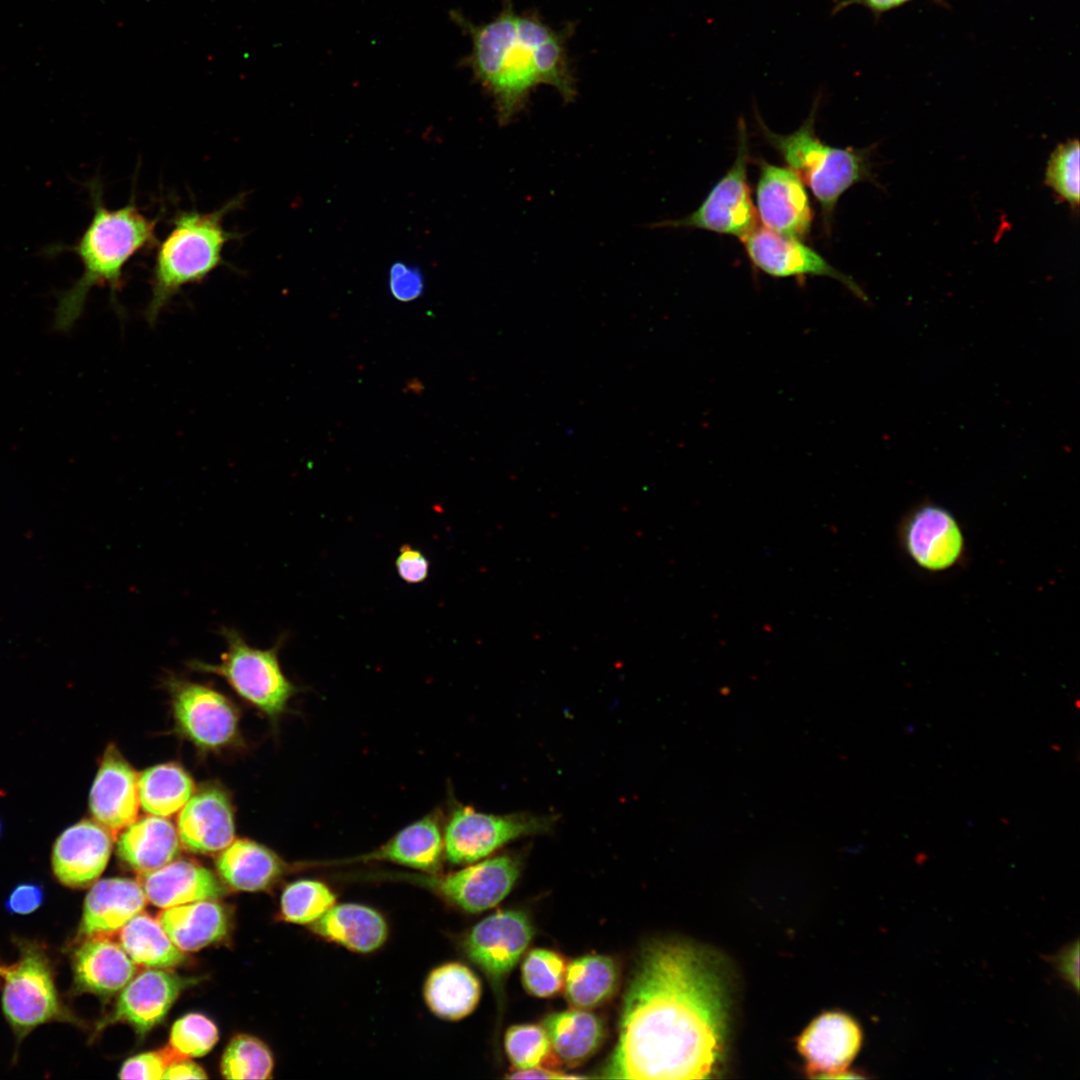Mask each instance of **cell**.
<instances>
[{"label": "cell", "instance_id": "1", "mask_svg": "<svg viewBox=\"0 0 1080 1080\" xmlns=\"http://www.w3.org/2000/svg\"><path fill=\"white\" fill-rule=\"evenodd\" d=\"M727 1000L720 968L704 950L673 940L648 944L624 996L603 1077L711 1078L724 1050Z\"/></svg>", "mask_w": 1080, "mask_h": 1080}, {"label": "cell", "instance_id": "2", "mask_svg": "<svg viewBox=\"0 0 1080 1080\" xmlns=\"http://www.w3.org/2000/svg\"><path fill=\"white\" fill-rule=\"evenodd\" d=\"M451 17L471 40L464 64L493 98L500 123H509L541 84L554 87L565 102L577 95L567 42L574 32L546 24L536 12L518 14L512 0H502L492 20L476 24L454 11Z\"/></svg>", "mask_w": 1080, "mask_h": 1080}, {"label": "cell", "instance_id": "3", "mask_svg": "<svg viewBox=\"0 0 1080 1080\" xmlns=\"http://www.w3.org/2000/svg\"><path fill=\"white\" fill-rule=\"evenodd\" d=\"M93 214L75 244L53 245L46 254L63 251L75 253L83 267L79 279L57 297L54 328L70 330L84 309L87 296L95 286L110 290L114 306L123 286L127 263L139 252L154 247L158 218L147 217L134 197L117 209H109L103 199V184L98 177L87 184Z\"/></svg>", "mask_w": 1080, "mask_h": 1080}, {"label": "cell", "instance_id": "4", "mask_svg": "<svg viewBox=\"0 0 1080 1080\" xmlns=\"http://www.w3.org/2000/svg\"><path fill=\"white\" fill-rule=\"evenodd\" d=\"M244 200L245 194H239L213 211L184 210L173 217L154 257L151 296L145 310L151 325L183 287L200 283L223 265L226 244L241 237L225 228L224 219Z\"/></svg>", "mask_w": 1080, "mask_h": 1080}, {"label": "cell", "instance_id": "5", "mask_svg": "<svg viewBox=\"0 0 1080 1080\" xmlns=\"http://www.w3.org/2000/svg\"><path fill=\"white\" fill-rule=\"evenodd\" d=\"M818 99L804 123L790 134L771 131L758 119L763 136L779 152L820 204L826 227L831 225L835 206L842 194L861 182L876 184L873 173V146L863 149L837 148L815 134Z\"/></svg>", "mask_w": 1080, "mask_h": 1080}, {"label": "cell", "instance_id": "6", "mask_svg": "<svg viewBox=\"0 0 1080 1080\" xmlns=\"http://www.w3.org/2000/svg\"><path fill=\"white\" fill-rule=\"evenodd\" d=\"M219 633L226 643L221 661L212 664L193 660L188 666L224 678L242 698L276 720L298 691L281 668L279 650L283 639L273 647L260 649L247 643L234 628L222 627Z\"/></svg>", "mask_w": 1080, "mask_h": 1080}, {"label": "cell", "instance_id": "7", "mask_svg": "<svg viewBox=\"0 0 1080 1080\" xmlns=\"http://www.w3.org/2000/svg\"><path fill=\"white\" fill-rule=\"evenodd\" d=\"M19 958L4 968L2 1010L18 1039L52 1021H73L61 1003L52 965L40 944L20 941Z\"/></svg>", "mask_w": 1080, "mask_h": 1080}, {"label": "cell", "instance_id": "8", "mask_svg": "<svg viewBox=\"0 0 1080 1080\" xmlns=\"http://www.w3.org/2000/svg\"><path fill=\"white\" fill-rule=\"evenodd\" d=\"M555 823L553 815H498L455 803L443 825L444 858L452 864H471L515 839L549 833Z\"/></svg>", "mask_w": 1080, "mask_h": 1080}, {"label": "cell", "instance_id": "9", "mask_svg": "<svg viewBox=\"0 0 1080 1080\" xmlns=\"http://www.w3.org/2000/svg\"><path fill=\"white\" fill-rule=\"evenodd\" d=\"M737 153L726 174L702 204L689 215L655 223L654 227L695 228L745 238L758 225L747 181L749 141L745 121L738 122Z\"/></svg>", "mask_w": 1080, "mask_h": 1080}, {"label": "cell", "instance_id": "10", "mask_svg": "<svg viewBox=\"0 0 1080 1080\" xmlns=\"http://www.w3.org/2000/svg\"><path fill=\"white\" fill-rule=\"evenodd\" d=\"M520 866L519 857L505 854L447 874L383 873L382 877L423 887L466 912L478 913L496 906L510 893Z\"/></svg>", "mask_w": 1080, "mask_h": 1080}, {"label": "cell", "instance_id": "11", "mask_svg": "<svg viewBox=\"0 0 1080 1080\" xmlns=\"http://www.w3.org/2000/svg\"><path fill=\"white\" fill-rule=\"evenodd\" d=\"M533 926L521 911H498L477 923L463 942L465 955L485 974L498 1000L503 983L533 937Z\"/></svg>", "mask_w": 1080, "mask_h": 1080}, {"label": "cell", "instance_id": "12", "mask_svg": "<svg viewBox=\"0 0 1080 1080\" xmlns=\"http://www.w3.org/2000/svg\"><path fill=\"white\" fill-rule=\"evenodd\" d=\"M178 731L201 749H218L232 742L238 711L218 691L198 683L171 678L167 682Z\"/></svg>", "mask_w": 1080, "mask_h": 1080}, {"label": "cell", "instance_id": "13", "mask_svg": "<svg viewBox=\"0 0 1080 1080\" xmlns=\"http://www.w3.org/2000/svg\"><path fill=\"white\" fill-rule=\"evenodd\" d=\"M741 241L752 264L765 274L773 277L811 275L833 278L857 298L868 302L866 293L851 277L833 267L799 239L757 226Z\"/></svg>", "mask_w": 1080, "mask_h": 1080}, {"label": "cell", "instance_id": "14", "mask_svg": "<svg viewBox=\"0 0 1080 1080\" xmlns=\"http://www.w3.org/2000/svg\"><path fill=\"white\" fill-rule=\"evenodd\" d=\"M901 539L910 559L929 572L952 568L961 559L965 548L963 532L956 518L934 503L921 504L907 516Z\"/></svg>", "mask_w": 1080, "mask_h": 1080}, {"label": "cell", "instance_id": "15", "mask_svg": "<svg viewBox=\"0 0 1080 1080\" xmlns=\"http://www.w3.org/2000/svg\"><path fill=\"white\" fill-rule=\"evenodd\" d=\"M862 1044V1031L849 1015L831 1011L815 1018L797 1039L806 1072L818 1078H854L846 1071Z\"/></svg>", "mask_w": 1080, "mask_h": 1080}, {"label": "cell", "instance_id": "16", "mask_svg": "<svg viewBox=\"0 0 1080 1080\" xmlns=\"http://www.w3.org/2000/svg\"><path fill=\"white\" fill-rule=\"evenodd\" d=\"M759 168L756 201L764 227L787 237L805 238L813 212L802 181L792 170L763 160Z\"/></svg>", "mask_w": 1080, "mask_h": 1080}, {"label": "cell", "instance_id": "17", "mask_svg": "<svg viewBox=\"0 0 1080 1080\" xmlns=\"http://www.w3.org/2000/svg\"><path fill=\"white\" fill-rule=\"evenodd\" d=\"M111 851L108 829L96 821L82 820L56 839L51 857L53 873L67 887H87L102 874Z\"/></svg>", "mask_w": 1080, "mask_h": 1080}, {"label": "cell", "instance_id": "18", "mask_svg": "<svg viewBox=\"0 0 1080 1080\" xmlns=\"http://www.w3.org/2000/svg\"><path fill=\"white\" fill-rule=\"evenodd\" d=\"M139 805L138 776L111 744L103 754L90 790V812L106 829L118 831L135 821Z\"/></svg>", "mask_w": 1080, "mask_h": 1080}, {"label": "cell", "instance_id": "19", "mask_svg": "<svg viewBox=\"0 0 1080 1080\" xmlns=\"http://www.w3.org/2000/svg\"><path fill=\"white\" fill-rule=\"evenodd\" d=\"M189 984L191 980L166 970H146L132 978L122 989L113 1012L100 1023V1027L126 1022L143 1035L162 1021Z\"/></svg>", "mask_w": 1080, "mask_h": 1080}, {"label": "cell", "instance_id": "20", "mask_svg": "<svg viewBox=\"0 0 1080 1080\" xmlns=\"http://www.w3.org/2000/svg\"><path fill=\"white\" fill-rule=\"evenodd\" d=\"M444 858L442 816L438 810L405 826L378 848L327 863L391 862L424 873H438Z\"/></svg>", "mask_w": 1080, "mask_h": 1080}, {"label": "cell", "instance_id": "21", "mask_svg": "<svg viewBox=\"0 0 1080 1080\" xmlns=\"http://www.w3.org/2000/svg\"><path fill=\"white\" fill-rule=\"evenodd\" d=\"M180 843L193 853L222 851L234 839L232 807L226 793L210 786L192 795L177 819Z\"/></svg>", "mask_w": 1080, "mask_h": 1080}, {"label": "cell", "instance_id": "22", "mask_svg": "<svg viewBox=\"0 0 1080 1080\" xmlns=\"http://www.w3.org/2000/svg\"><path fill=\"white\" fill-rule=\"evenodd\" d=\"M140 883L128 878H106L86 895L77 937L106 936L119 931L146 906Z\"/></svg>", "mask_w": 1080, "mask_h": 1080}, {"label": "cell", "instance_id": "23", "mask_svg": "<svg viewBox=\"0 0 1080 1080\" xmlns=\"http://www.w3.org/2000/svg\"><path fill=\"white\" fill-rule=\"evenodd\" d=\"M72 958L74 987L101 996L122 990L134 977L135 963L105 936L83 939Z\"/></svg>", "mask_w": 1080, "mask_h": 1080}, {"label": "cell", "instance_id": "24", "mask_svg": "<svg viewBox=\"0 0 1080 1080\" xmlns=\"http://www.w3.org/2000/svg\"><path fill=\"white\" fill-rule=\"evenodd\" d=\"M147 901L165 909L200 900H216L227 891L207 868L186 860L171 861L141 875Z\"/></svg>", "mask_w": 1080, "mask_h": 1080}, {"label": "cell", "instance_id": "25", "mask_svg": "<svg viewBox=\"0 0 1080 1080\" xmlns=\"http://www.w3.org/2000/svg\"><path fill=\"white\" fill-rule=\"evenodd\" d=\"M309 927L320 938L357 953L378 950L389 932L380 912L358 903L335 904Z\"/></svg>", "mask_w": 1080, "mask_h": 1080}, {"label": "cell", "instance_id": "26", "mask_svg": "<svg viewBox=\"0 0 1080 1080\" xmlns=\"http://www.w3.org/2000/svg\"><path fill=\"white\" fill-rule=\"evenodd\" d=\"M116 851L130 868L146 874L173 861L179 854L180 840L170 821L153 815L125 827Z\"/></svg>", "mask_w": 1080, "mask_h": 1080}, {"label": "cell", "instance_id": "27", "mask_svg": "<svg viewBox=\"0 0 1080 1080\" xmlns=\"http://www.w3.org/2000/svg\"><path fill=\"white\" fill-rule=\"evenodd\" d=\"M157 920L183 952H194L224 938L228 915L216 900H200L163 909Z\"/></svg>", "mask_w": 1080, "mask_h": 1080}, {"label": "cell", "instance_id": "28", "mask_svg": "<svg viewBox=\"0 0 1080 1080\" xmlns=\"http://www.w3.org/2000/svg\"><path fill=\"white\" fill-rule=\"evenodd\" d=\"M223 881L241 891H260L273 885L288 865L269 848L248 839L232 841L216 860Z\"/></svg>", "mask_w": 1080, "mask_h": 1080}, {"label": "cell", "instance_id": "29", "mask_svg": "<svg viewBox=\"0 0 1080 1080\" xmlns=\"http://www.w3.org/2000/svg\"><path fill=\"white\" fill-rule=\"evenodd\" d=\"M423 995L431 1012L445 1020L457 1021L473 1012L481 996L480 981L459 962L434 968L427 976Z\"/></svg>", "mask_w": 1080, "mask_h": 1080}, {"label": "cell", "instance_id": "30", "mask_svg": "<svg viewBox=\"0 0 1080 1080\" xmlns=\"http://www.w3.org/2000/svg\"><path fill=\"white\" fill-rule=\"evenodd\" d=\"M542 1027L555 1053L571 1064L582 1062L594 1054L605 1034L602 1021L584 1009L549 1014L543 1020Z\"/></svg>", "mask_w": 1080, "mask_h": 1080}, {"label": "cell", "instance_id": "31", "mask_svg": "<svg viewBox=\"0 0 1080 1080\" xmlns=\"http://www.w3.org/2000/svg\"><path fill=\"white\" fill-rule=\"evenodd\" d=\"M119 943L131 960L148 968H171L185 960L159 921L139 913L119 930Z\"/></svg>", "mask_w": 1080, "mask_h": 1080}, {"label": "cell", "instance_id": "32", "mask_svg": "<svg viewBox=\"0 0 1080 1080\" xmlns=\"http://www.w3.org/2000/svg\"><path fill=\"white\" fill-rule=\"evenodd\" d=\"M195 792L189 774L177 764L150 767L138 776V795L142 809L154 816L167 817L183 808Z\"/></svg>", "mask_w": 1080, "mask_h": 1080}, {"label": "cell", "instance_id": "33", "mask_svg": "<svg viewBox=\"0 0 1080 1080\" xmlns=\"http://www.w3.org/2000/svg\"><path fill=\"white\" fill-rule=\"evenodd\" d=\"M618 983V968L605 955H585L566 968L565 996L573 1007L588 1009L608 999Z\"/></svg>", "mask_w": 1080, "mask_h": 1080}, {"label": "cell", "instance_id": "34", "mask_svg": "<svg viewBox=\"0 0 1080 1080\" xmlns=\"http://www.w3.org/2000/svg\"><path fill=\"white\" fill-rule=\"evenodd\" d=\"M336 902V894L324 882L301 879L288 884L282 892V918L294 924L310 925L323 916Z\"/></svg>", "mask_w": 1080, "mask_h": 1080}, {"label": "cell", "instance_id": "35", "mask_svg": "<svg viewBox=\"0 0 1080 1080\" xmlns=\"http://www.w3.org/2000/svg\"><path fill=\"white\" fill-rule=\"evenodd\" d=\"M273 1066L272 1053L261 1040L240 1034L223 1053L221 1073L227 1079H270Z\"/></svg>", "mask_w": 1080, "mask_h": 1080}, {"label": "cell", "instance_id": "36", "mask_svg": "<svg viewBox=\"0 0 1080 1080\" xmlns=\"http://www.w3.org/2000/svg\"><path fill=\"white\" fill-rule=\"evenodd\" d=\"M1079 142L1070 139L1059 144L1051 153L1045 170L1044 184L1057 199L1068 203L1073 211L1079 207Z\"/></svg>", "mask_w": 1080, "mask_h": 1080}, {"label": "cell", "instance_id": "37", "mask_svg": "<svg viewBox=\"0 0 1080 1080\" xmlns=\"http://www.w3.org/2000/svg\"><path fill=\"white\" fill-rule=\"evenodd\" d=\"M565 960L547 949H533L522 964V981L526 990L537 997H549L564 986Z\"/></svg>", "mask_w": 1080, "mask_h": 1080}, {"label": "cell", "instance_id": "38", "mask_svg": "<svg viewBox=\"0 0 1080 1080\" xmlns=\"http://www.w3.org/2000/svg\"><path fill=\"white\" fill-rule=\"evenodd\" d=\"M215 1023L200 1013H190L176 1020L171 1028L169 1047L180 1057H201L218 1041Z\"/></svg>", "mask_w": 1080, "mask_h": 1080}, {"label": "cell", "instance_id": "39", "mask_svg": "<svg viewBox=\"0 0 1080 1080\" xmlns=\"http://www.w3.org/2000/svg\"><path fill=\"white\" fill-rule=\"evenodd\" d=\"M545 1029L534 1024L513 1025L505 1034V1050L516 1069L539 1067L551 1053Z\"/></svg>", "mask_w": 1080, "mask_h": 1080}, {"label": "cell", "instance_id": "40", "mask_svg": "<svg viewBox=\"0 0 1080 1080\" xmlns=\"http://www.w3.org/2000/svg\"><path fill=\"white\" fill-rule=\"evenodd\" d=\"M170 1047L135 1055L126 1060L120 1069L121 1079L158 1080L162 1079L167 1066L174 1060L181 1059Z\"/></svg>", "mask_w": 1080, "mask_h": 1080}, {"label": "cell", "instance_id": "41", "mask_svg": "<svg viewBox=\"0 0 1080 1080\" xmlns=\"http://www.w3.org/2000/svg\"><path fill=\"white\" fill-rule=\"evenodd\" d=\"M389 287L397 300L412 301L423 293L424 278L418 268L401 262L394 263L389 273Z\"/></svg>", "mask_w": 1080, "mask_h": 1080}, {"label": "cell", "instance_id": "42", "mask_svg": "<svg viewBox=\"0 0 1080 1080\" xmlns=\"http://www.w3.org/2000/svg\"><path fill=\"white\" fill-rule=\"evenodd\" d=\"M395 567L399 577L404 582L418 584L428 577L430 563L421 550L409 544H404L400 547L396 557Z\"/></svg>", "mask_w": 1080, "mask_h": 1080}, {"label": "cell", "instance_id": "43", "mask_svg": "<svg viewBox=\"0 0 1080 1080\" xmlns=\"http://www.w3.org/2000/svg\"><path fill=\"white\" fill-rule=\"evenodd\" d=\"M44 901V890L36 883L17 885L5 901L6 910L13 914L27 915L36 911Z\"/></svg>", "mask_w": 1080, "mask_h": 1080}, {"label": "cell", "instance_id": "44", "mask_svg": "<svg viewBox=\"0 0 1080 1080\" xmlns=\"http://www.w3.org/2000/svg\"><path fill=\"white\" fill-rule=\"evenodd\" d=\"M1055 966L1061 976L1070 984H1072L1076 991L1079 988V944L1075 942L1074 945H1070L1063 949L1054 959Z\"/></svg>", "mask_w": 1080, "mask_h": 1080}, {"label": "cell", "instance_id": "45", "mask_svg": "<svg viewBox=\"0 0 1080 1080\" xmlns=\"http://www.w3.org/2000/svg\"><path fill=\"white\" fill-rule=\"evenodd\" d=\"M204 1069L196 1063L181 1058L172 1061L166 1068L162 1079H206Z\"/></svg>", "mask_w": 1080, "mask_h": 1080}, {"label": "cell", "instance_id": "46", "mask_svg": "<svg viewBox=\"0 0 1080 1080\" xmlns=\"http://www.w3.org/2000/svg\"><path fill=\"white\" fill-rule=\"evenodd\" d=\"M510 1079H580L586 1078L585 1076L568 1075L563 1072L547 1069L544 1067H533L529 1069H516L508 1076Z\"/></svg>", "mask_w": 1080, "mask_h": 1080}, {"label": "cell", "instance_id": "47", "mask_svg": "<svg viewBox=\"0 0 1080 1080\" xmlns=\"http://www.w3.org/2000/svg\"><path fill=\"white\" fill-rule=\"evenodd\" d=\"M908 1L910 0H842L835 6L834 12H838L850 5L858 4L863 5L874 12L880 13L896 8Z\"/></svg>", "mask_w": 1080, "mask_h": 1080}, {"label": "cell", "instance_id": "48", "mask_svg": "<svg viewBox=\"0 0 1080 1080\" xmlns=\"http://www.w3.org/2000/svg\"><path fill=\"white\" fill-rule=\"evenodd\" d=\"M3 971H4V967H2L1 964H0V975H2Z\"/></svg>", "mask_w": 1080, "mask_h": 1080}, {"label": "cell", "instance_id": "49", "mask_svg": "<svg viewBox=\"0 0 1080 1080\" xmlns=\"http://www.w3.org/2000/svg\"><path fill=\"white\" fill-rule=\"evenodd\" d=\"M0 832H1V823H0Z\"/></svg>", "mask_w": 1080, "mask_h": 1080}]
</instances>
